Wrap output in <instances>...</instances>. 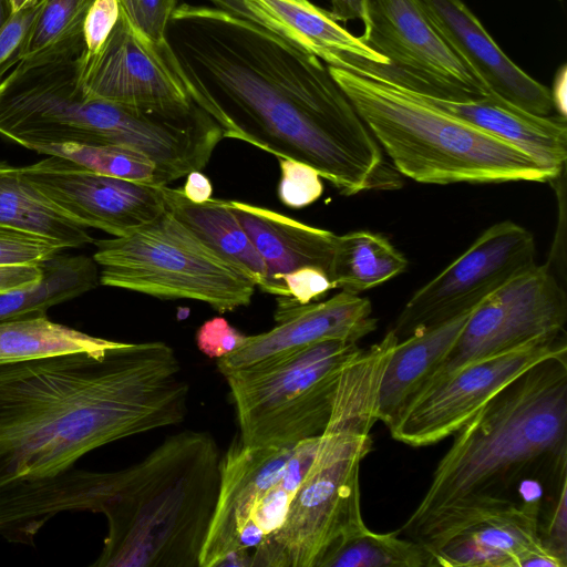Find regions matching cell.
<instances>
[{
	"label": "cell",
	"instance_id": "1",
	"mask_svg": "<svg viewBox=\"0 0 567 567\" xmlns=\"http://www.w3.org/2000/svg\"><path fill=\"white\" fill-rule=\"evenodd\" d=\"M165 39L190 97L224 137L310 165L346 196L402 187V175L317 56L205 4L177 6Z\"/></svg>",
	"mask_w": 567,
	"mask_h": 567
},
{
	"label": "cell",
	"instance_id": "2",
	"mask_svg": "<svg viewBox=\"0 0 567 567\" xmlns=\"http://www.w3.org/2000/svg\"><path fill=\"white\" fill-rule=\"evenodd\" d=\"M189 385L163 341L0 364V492L114 441L176 425Z\"/></svg>",
	"mask_w": 567,
	"mask_h": 567
},
{
	"label": "cell",
	"instance_id": "3",
	"mask_svg": "<svg viewBox=\"0 0 567 567\" xmlns=\"http://www.w3.org/2000/svg\"><path fill=\"white\" fill-rule=\"evenodd\" d=\"M221 454L206 431L185 430L112 472L75 470L0 492V532L34 545L63 512L103 514L107 535L94 567H199L220 483Z\"/></svg>",
	"mask_w": 567,
	"mask_h": 567
},
{
	"label": "cell",
	"instance_id": "4",
	"mask_svg": "<svg viewBox=\"0 0 567 567\" xmlns=\"http://www.w3.org/2000/svg\"><path fill=\"white\" fill-rule=\"evenodd\" d=\"M400 534L427 546L485 512L520 502L523 484L567 483V355L527 369L454 434Z\"/></svg>",
	"mask_w": 567,
	"mask_h": 567
},
{
	"label": "cell",
	"instance_id": "5",
	"mask_svg": "<svg viewBox=\"0 0 567 567\" xmlns=\"http://www.w3.org/2000/svg\"><path fill=\"white\" fill-rule=\"evenodd\" d=\"M388 358L364 350L341 370L328 424L285 519L255 548L252 566L317 567L338 542L367 525L360 464L371 452L379 393Z\"/></svg>",
	"mask_w": 567,
	"mask_h": 567
},
{
	"label": "cell",
	"instance_id": "6",
	"mask_svg": "<svg viewBox=\"0 0 567 567\" xmlns=\"http://www.w3.org/2000/svg\"><path fill=\"white\" fill-rule=\"evenodd\" d=\"M394 168L423 184L547 182L560 174L516 146L373 76L327 65Z\"/></svg>",
	"mask_w": 567,
	"mask_h": 567
},
{
	"label": "cell",
	"instance_id": "7",
	"mask_svg": "<svg viewBox=\"0 0 567 567\" xmlns=\"http://www.w3.org/2000/svg\"><path fill=\"white\" fill-rule=\"evenodd\" d=\"M361 349L327 340L226 373L239 440L286 447L321 435L340 372Z\"/></svg>",
	"mask_w": 567,
	"mask_h": 567
},
{
	"label": "cell",
	"instance_id": "8",
	"mask_svg": "<svg viewBox=\"0 0 567 567\" xmlns=\"http://www.w3.org/2000/svg\"><path fill=\"white\" fill-rule=\"evenodd\" d=\"M100 284L158 299H192L218 312L248 306L256 285L167 210L123 237L99 239Z\"/></svg>",
	"mask_w": 567,
	"mask_h": 567
},
{
	"label": "cell",
	"instance_id": "9",
	"mask_svg": "<svg viewBox=\"0 0 567 567\" xmlns=\"http://www.w3.org/2000/svg\"><path fill=\"white\" fill-rule=\"evenodd\" d=\"M360 7L359 38L388 65L346 55L342 69L442 99L495 96L435 32L417 0H360Z\"/></svg>",
	"mask_w": 567,
	"mask_h": 567
},
{
	"label": "cell",
	"instance_id": "10",
	"mask_svg": "<svg viewBox=\"0 0 567 567\" xmlns=\"http://www.w3.org/2000/svg\"><path fill=\"white\" fill-rule=\"evenodd\" d=\"M564 334L537 337L425 385L388 426L390 435L413 447L430 446L453 435L527 369L548 358L567 355Z\"/></svg>",
	"mask_w": 567,
	"mask_h": 567
},
{
	"label": "cell",
	"instance_id": "11",
	"mask_svg": "<svg viewBox=\"0 0 567 567\" xmlns=\"http://www.w3.org/2000/svg\"><path fill=\"white\" fill-rule=\"evenodd\" d=\"M535 251L534 236L523 226L511 220L492 225L411 296L391 329L400 341L477 306L534 265Z\"/></svg>",
	"mask_w": 567,
	"mask_h": 567
},
{
	"label": "cell",
	"instance_id": "12",
	"mask_svg": "<svg viewBox=\"0 0 567 567\" xmlns=\"http://www.w3.org/2000/svg\"><path fill=\"white\" fill-rule=\"evenodd\" d=\"M79 60L80 83L92 97L177 120L207 114L173 66L166 42L159 45L136 29L122 7L100 50Z\"/></svg>",
	"mask_w": 567,
	"mask_h": 567
},
{
	"label": "cell",
	"instance_id": "13",
	"mask_svg": "<svg viewBox=\"0 0 567 567\" xmlns=\"http://www.w3.org/2000/svg\"><path fill=\"white\" fill-rule=\"evenodd\" d=\"M566 321L564 288L548 265L534 264L476 306L455 346L422 389L480 359L565 332Z\"/></svg>",
	"mask_w": 567,
	"mask_h": 567
},
{
	"label": "cell",
	"instance_id": "14",
	"mask_svg": "<svg viewBox=\"0 0 567 567\" xmlns=\"http://www.w3.org/2000/svg\"><path fill=\"white\" fill-rule=\"evenodd\" d=\"M22 177L84 227L123 237L166 212L163 186L103 175L55 155L20 167Z\"/></svg>",
	"mask_w": 567,
	"mask_h": 567
},
{
	"label": "cell",
	"instance_id": "15",
	"mask_svg": "<svg viewBox=\"0 0 567 567\" xmlns=\"http://www.w3.org/2000/svg\"><path fill=\"white\" fill-rule=\"evenodd\" d=\"M542 504L520 501L462 523L425 547L431 567H567L542 544Z\"/></svg>",
	"mask_w": 567,
	"mask_h": 567
},
{
	"label": "cell",
	"instance_id": "16",
	"mask_svg": "<svg viewBox=\"0 0 567 567\" xmlns=\"http://www.w3.org/2000/svg\"><path fill=\"white\" fill-rule=\"evenodd\" d=\"M276 326L254 336L217 359V369L225 375L257 362L327 340L358 343L377 329L368 298L341 290L320 301L299 303L291 297H278Z\"/></svg>",
	"mask_w": 567,
	"mask_h": 567
},
{
	"label": "cell",
	"instance_id": "17",
	"mask_svg": "<svg viewBox=\"0 0 567 567\" xmlns=\"http://www.w3.org/2000/svg\"><path fill=\"white\" fill-rule=\"evenodd\" d=\"M293 446H254L239 437L230 444L221 456L218 498L199 567L246 565L243 530L261 497L281 480Z\"/></svg>",
	"mask_w": 567,
	"mask_h": 567
},
{
	"label": "cell",
	"instance_id": "18",
	"mask_svg": "<svg viewBox=\"0 0 567 567\" xmlns=\"http://www.w3.org/2000/svg\"><path fill=\"white\" fill-rule=\"evenodd\" d=\"M435 32L493 95L533 115H554L550 89L512 61L462 0H417Z\"/></svg>",
	"mask_w": 567,
	"mask_h": 567
},
{
	"label": "cell",
	"instance_id": "19",
	"mask_svg": "<svg viewBox=\"0 0 567 567\" xmlns=\"http://www.w3.org/2000/svg\"><path fill=\"white\" fill-rule=\"evenodd\" d=\"M227 205L266 266L262 291L288 297L284 276L301 267L329 272L337 235L275 210L238 200Z\"/></svg>",
	"mask_w": 567,
	"mask_h": 567
},
{
	"label": "cell",
	"instance_id": "20",
	"mask_svg": "<svg viewBox=\"0 0 567 567\" xmlns=\"http://www.w3.org/2000/svg\"><path fill=\"white\" fill-rule=\"evenodd\" d=\"M212 6L249 19L327 65L343 54L388 65V60L339 24L330 11L309 0H208Z\"/></svg>",
	"mask_w": 567,
	"mask_h": 567
},
{
	"label": "cell",
	"instance_id": "21",
	"mask_svg": "<svg viewBox=\"0 0 567 567\" xmlns=\"http://www.w3.org/2000/svg\"><path fill=\"white\" fill-rule=\"evenodd\" d=\"M399 89L445 114L516 146L540 165L558 174L563 173L567 158L566 117L558 114L533 115L496 96L458 101Z\"/></svg>",
	"mask_w": 567,
	"mask_h": 567
},
{
	"label": "cell",
	"instance_id": "22",
	"mask_svg": "<svg viewBox=\"0 0 567 567\" xmlns=\"http://www.w3.org/2000/svg\"><path fill=\"white\" fill-rule=\"evenodd\" d=\"M475 308L398 341L379 393V421L386 427L446 359Z\"/></svg>",
	"mask_w": 567,
	"mask_h": 567
},
{
	"label": "cell",
	"instance_id": "23",
	"mask_svg": "<svg viewBox=\"0 0 567 567\" xmlns=\"http://www.w3.org/2000/svg\"><path fill=\"white\" fill-rule=\"evenodd\" d=\"M165 207L218 256L244 272L261 290L266 266L225 199L196 204L182 188L163 186Z\"/></svg>",
	"mask_w": 567,
	"mask_h": 567
},
{
	"label": "cell",
	"instance_id": "24",
	"mask_svg": "<svg viewBox=\"0 0 567 567\" xmlns=\"http://www.w3.org/2000/svg\"><path fill=\"white\" fill-rule=\"evenodd\" d=\"M0 226L31 233L64 248L94 239L86 227L60 212L21 175L20 167L0 162Z\"/></svg>",
	"mask_w": 567,
	"mask_h": 567
},
{
	"label": "cell",
	"instance_id": "25",
	"mask_svg": "<svg viewBox=\"0 0 567 567\" xmlns=\"http://www.w3.org/2000/svg\"><path fill=\"white\" fill-rule=\"evenodd\" d=\"M43 276L32 286L0 295V321L45 316L47 310L100 284L94 259L55 254L42 261Z\"/></svg>",
	"mask_w": 567,
	"mask_h": 567
},
{
	"label": "cell",
	"instance_id": "26",
	"mask_svg": "<svg viewBox=\"0 0 567 567\" xmlns=\"http://www.w3.org/2000/svg\"><path fill=\"white\" fill-rule=\"evenodd\" d=\"M408 264L384 236L355 230L337 235L328 276L333 289L359 295L402 274Z\"/></svg>",
	"mask_w": 567,
	"mask_h": 567
},
{
	"label": "cell",
	"instance_id": "27",
	"mask_svg": "<svg viewBox=\"0 0 567 567\" xmlns=\"http://www.w3.org/2000/svg\"><path fill=\"white\" fill-rule=\"evenodd\" d=\"M115 342L53 322L47 316L4 320L0 321V364L97 351Z\"/></svg>",
	"mask_w": 567,
	"mask_h": 567
},
{
	"label": "cell",
	"instance_id": "28",
	"mask_svg": "<svg viewBox=\"0 0 567 567\" xmlns=\"http://www.w3.org/2000/svg\"><path fill=\"white\" fill-rule=\"evenodd\" d=\"M94 0H41L21 55V62L41 63L81 55L83 25Z\"/></svg>",
	"mask_w": 567,
	"mask_h": 567
},
{
	"label": "cell",
	"instance_id": "29",
	"mask_svg": "<svg viewBox=\"0 0 567 567\" xmlns=\"http://www.w3.org/2000/svg\"><path fill=\"white\" fill-rule=\"evenodd\" d=\"M317 567H431V554L399 530L375 533L367 527L333 545Z\"/></svg>",
	"mask_w": 567,
	"mask_h": 567
},
{
	"label": "cell",
	"instance_id": "30",
	"mask_svg": "<svg viewBox=\"0 0 567 567\" xmlns=\"http://www.w3.org/2000/svg\"><path fill=\"white\" fill-rule=\"evenodd\" d=\"M37 153L61 156L96 173L138 183L166 186L176 181L146 155L118 146L64 143L42 147Z\"/></svg>",
	"mask_w": 567,
	"mask_h": 567
},
{
	"label": "cell",
	"instance_id": "31",
	"mask_svg": "<svg viewBox=\"0 0 567 567\" xmlns=\"http://www.w3.org/2000/svg\"><path fill=\"white\" fill-rule=\"evenodd\" d=\"M281 177L278 197L290 208H302L320 198L323 184L319 173L310 165L279 157Z\"/></svg>",
	"mask_w": 567,
	"mask_h": 567
},
{
	"label": "cell",
	"instance_id": "32",
	"mask_svg": "<svg viewBox=\"0 0 567 567\" xmlns=\"http://www.w3.org/2000/svg\"><path fill=\"white\" fill-rule=\"evenodd\" d=\"M62 249L45 237L0 226V264L41 262Z\"/></svg>",
	"mask_w": 567,
	"mask_h": 567
},
{
	"label": "cell",
	"instance_id": "33",
	"mask_svg": "<svg viewBox=\"0 0 567 567\" xmlns=\"http://www.w3.org/2000/svg\"><path fill=\"white\" fill-rule=\"evenodd\" d=\"M178 0H120L131 23L155 43L166 42L168 22Z\"/></svg>",
	"mask_w": 567,
	"mask_h": 567
},
{
	"label": "cell",
	"instance_id": "34",
	"mask_svg": "<svg viewBox=\"0 0 567 567\" xmlns=\"http://www.w3.org/2000/svg\"><path fill=\"white\" fill-rule=\"evenodd\" d=\"M567 483L540 507L539 536L544 547L567 564Z\"/></svg>",
	"mask_w": 567,
	"mask_h": 567
},
{
	"label": "cell",
	"instance_id": "35",
	"mask_svg": "<svg viewBox=\"0 0 567 567\" xmlns=\"http://www.w3.org/2000/svg\"><path fill=\"white\" fill-rule=\"evenodd\" d=\"M40 4L41 0L14 12L0 31V83L20 62L30 25Z\"/></svg>",
	"mask_w": 567,
	"mask_h": 567
},
{
	"label": "cell",
	"instance_id": "36",
	"mask_svg": "<svg viewBox=\"0 0 567 567\" xmlns=\"http://www.w3.org/2000/svg\"><path fill=\"white\" fill-rule=\"evenodd\" d=\"M120 12V0H94L92 2L83 25L85 54L92 55L100 50L113 30Z\"/></svg>",
	"mask_w": 567,
	"mask_h": 567
},
{
	"label": "cell",
	"instance_id": "37",
	"mask_svg": "<svg viewBox=\"0 0 567 567\" xmlns=\"http://www.w3.org/2000/svg\"><path fill=\"white\" fill-rule=\"evenodd\" d=\"M246 336L221 317L204 322L196 333L198 349L209 358L219 359L237 349Z\"/></svg>",
	"mask_w": 567,
	"mask_h": 567
},
{
	"label": "cell",
	"instance_id": "38",
	"mask_svg": "<svg viewBox=\"0 0 567 567\" xmlns=\"http://www.w3.org/2000/svg\"><path fill=\"white\" fill-rule=\"evenodd\" d=\"M292 497L279 481L258 502L248 525L256 527L264 538L270 536L282 524Z\"/></svg>",
	"mask_w": 567,
	"mask_h": 567
},
{
	"label": "cell",
	"instance_id": "39",
	"mask_svg": "<svg viewBox=\"0 0 567 567\" xmlns=\"http://www.w3.org/2000/svg\"><path fill=\"white\" fill-rule=\"evenodd\" d=\"M282 280L288 297L302 305L317 300L333 289L328 274L312 266L298 268L285 275Z\"/></svg>",
	"mask_w": 567,
	"mask_h": 567
},
{
	"label": "cell",
	"instance_id": "40",
	"mask_svg": "<svg viewBox=\"0 0 567 567\" xmlns=\"http://www.w3.org/2000/svg\"><path fill=\"white\" fill-rule=\"evenodd\" d=\"M43 276L41 262L0 264V295L32 286Z\"/></svg>",
	"mask_w": 567,
	"mask_h": 567
},
{
	"label": "cell",
	"instance_id": "41",
	"mask_svg": "<svg viewBox=\"0 0 567 567\" xmlns=\"http://www.w3.org/2000/svg\"><path fill=\"white\" fill-rule=\"evenodd\" d=\"M182 190L190 202L200 204L212 198L213 187L207 176L200 171H193L186 175Z\"/></svg>",
	"mask_w": 567,
	"mask_h": 567
},
{
	"label": "cell",
	"instance_id": "42",
	"mask_svg": "<svg viewBox=\"0 0 567 567\" xmlns=\"http://www.w3.org/2000/svg\"><path fill=\"white\" fill-rule=\"evenodd\" d=\"M555 111L560 116L566 117L567 106V66L563 64L556 72L553 89L550 90Z\"/></svg>",
	"mask_w": 567,
	"mask_h": 567
},
{
	"label": "cell",
	"instance_id": "43",
	"mask_svg": "<svg viewBox=\"0 0 567 567\" xmlns=\"http://www.w3.org/2000/svg\"><path fill=\"white\" fill-rule=\"evenodd\" d=\"M330 13L337 21L360 19V0H330Z\"/></svg>",
	"mask_w": 567,
	"mask_h": 567
},
{
	"label": "cell",
	"instance_id": "44",
	"mask_svg": "<svg viewBox=\"0 0 567 567\" xmlns=\"http://www.w3.org/2000/svg\"><path fill=\"white\" fill-rule=\"evenodd\" d=\"M13 13L11 0H0V31L9 22Z\"/></svg>",
	"mask_w": 567,
	"mask_h": 567
},
{
	"label": "cell",
	"instance_id": "45",
	"mask_svg": "<svg viewBox=\"0 0 567 567\" xmlns=\"http://www.w3.org/2000/svg\"><path fill=\"white\" fill-rule=\"evenodd\" d=\"M39 0H11L13 12H17L25 7L35 4Z\"/></svg>",
	"mask_w": 567,
	"mask_h": 567
}]
</instances>
